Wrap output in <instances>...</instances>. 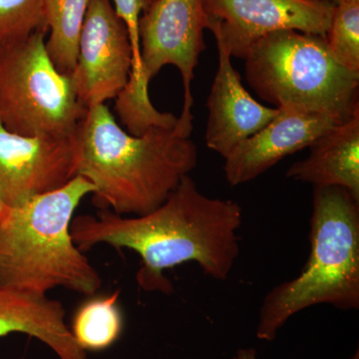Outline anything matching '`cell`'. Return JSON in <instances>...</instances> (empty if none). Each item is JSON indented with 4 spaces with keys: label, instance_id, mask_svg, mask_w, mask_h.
Returning a JSON list of instances; mask_svg holds the SVG:
<instances>
[{
    "label": "cell",
    "instance_id": "6da1fadb",
    "mask_svg": "<svg viewBox=\"0 0 359 359\" xmlns=\"http://www.w3.org/2000/svg\"><path fill=\"white\" fill-rule=\"evenodd\" d=\"M242 224L237 202L208 197L187 175L154 211L126 217L102 209L96 217L73 218L70 233L81 252L98 244L133 250L141 257L139 287L170 294L173 285L165 271L188 262L214 280H228L240 255Z\"/></svg>",
    "mask_w": 359,
    "mask_h": 359
},
{
    "label": "cell",
    "instance_id": "7a4b0ae2",
    "mask_svg": "<svg viewBox=\"0 0 359 359\" xmlns=\"http://www.w3.org/2000/svg\"><path fill=\"white\" fill-rule=\"evenodd\" d=\"M74 142L75 175L94 186L97 207L121 216L154 211L198 164L197 146L176 126L136 136L106 104L86 110Z\"/></svg>",
    "mask_w": 359,
    "mask_h": 359
},
{
    "label": "cell",
    "instance_id": "3957f363",
    "mask_svg": "<svg viewBox=\"0 0 359 359\" xmlns=\"http://www.w3.org/2000/svg\"><path fill=\"white\" fill-rule=\"evenodd\" d=\"M202 0H155L139 20L141 80L134 94L115 99V111L130 134L153 127L190 136L191 84L205 49Z\"/></svg>",
    "mask_w": 359,
    "mask_h": 359
},
{
    "label": "cell",
    "instance_id": "277c9868",
    "mask_svg": "<svg viewBox=\"0 0 359 359\" xmlns=\"http://www.w3.org/2000/svg\"><path fill=\"white\" fill-rule=\"evenodd\" d=\"M94 186L76 176L65 186L0 214V283L46 294L65 287L94 295L102 285L73 242L70 224Z\"/></svg>",
    "mask_w": 359,
    "mask_h": 359
},
{
    "label": "cell",
    "instance_id": "5b68a950",
    "mask_svg": "<svg viewBox=\"0 0 359 359\" xmlns=\"http://www.w3.org/2000/svg\"><path fill=\"white\" fill-rule=\"evenodd\" d=\"M309 243L299 276L264 297L257 339L273 341L290 318L311 306L359 309V200L339 187L313 188Z\"/></svg>",
    "mask_w": 359,
    "mask_h": 359
},
{
    "label": "cell",
    "instance_id": "8992f818",
    "mask_svg": "<svg viewBox=\"0 0 359 359\" xmlns=\"http://www.w3.org/2000/svg\"><path fill=\"white\" fill-rule=\"evenodd\" d=\"M244 59L248 83L276 108L327 115L339 124L359 111V73L332 57L325 36L278 30L252 45Z\"/></svg>",
    "mask_w": 359,
    "mask_h": 359
},
{
    "label": "cell",
    "instance_id": "52a82bcc",
    "mask_svg": "<svg viewBox=\"0 0 359 359\" xmlns=\"http://www.w3.org/2000/svg\"><path fill=\"white\" fill-rule=\"evenodd\" d=\"M46 33L0 46V122L25 136H74L87 109L49 57Z\"/></svg>",
    "mask_w": 359,
    "mask_h": 359
},
{
    "label": "cell",
    "instance_id": "ba28073f",
    "mask_svg": "<svg viewBox=\"0 0 359 359\" xmlns=\"http://www.w3.org/2000/svg\"><path fill=\"white\" fill-rule=\"evenodd\" d=\"M205 29L231 57L244 59L269 33L297 30L325 36L334 6L314 0H202Z\"/></svg>",
    "mask_w": 359,
    "mask_h": 359
},
{
    "label": "cell",
    "instance_id": "9c48e42d",
    "mask_svg": "<svg viewBox=\"0 0 359 359\" xmlns=\"http://www.w3.org/2000/svg\"><path fill=\"white\" fill-rule=\"evenodd\" d=\"M132 65L128 32L112 2L90 0L71 73L81 105L88 109L117 98L128 84Z\"/></svg>",
    "mask_w": 359,
    "mask_h": 359
},
{
    "label": "cell",
    "instance_id": "30bf717a",
    "mask_svg": "<svg viewBox=\"0 0 359 359\" xmlns=\"http://www.w3.org/2000/svg\"><path fill=\"white\" fill-rule=\"evenodd\" d=\"M76 133V132H75ZM74 136H25L0 122V203L15 208L76 177Z\"/></svg>",
    "mask_w": 359,
    "mask_h": 359
},
{
    "label": "cell",
    "instance_id": "8fae6325",
    "mask_svg": "<svg viewBox=\"0 0 359 359\" xmlns=\"http://www.w3.org/2000/svg\"><path fill=\"white\" fill-rule=\"evenodd\" d=\"M278 109V114L268 125L241 142L224 158V172L229 185H242L257 179L339 125L327 115L292 108Z\"/></svg>",
    "mask_w": 359,
    "mask_h": 359
},
{
    "label": "cell",
    "instance_id": "7c38bea8",
    "mask_svg": "<svg viewBox=\"0 0 359 359\" xmlns=\"http://www.w3.org/2000/svg\"><path fill=\"white\" fill-rule=\"evenodd\" d=\"M217 45L219 68L207 102L205 143L226 158L241 142L268 125L278 114V109L266 107L250 95L231 65L230 53L219 42Z\"/></svg>",
    "mask_w": 359,
    "mask_h": 359
},
{
    "label": "cell",
    "instance_id": "4fadbf2b",
    "mask_svg": "<svg viewBox=\"0 0 359 359\" xmlns=\"http://www.w3.org/2000/svg\"><path fill=\"white\" fill-rule=\"evenodd\" d=\"M13 332L35 337L60 359H87L65 323L60 302L0 283V337Z\"/></svg>",
    "mask_w": 359,
    "mask_h": 359
},
{
    "label": "cell",
    "instance_id": "5bb4252c",
    "mask_svg": "<svg viewBox=\"0 0 359 359\" xmlns=\"http://www.w3.org/2000/svg\"><path fill=\"white\" fill-rule=\"evenodd\" d=\"M306 159L287 170V178L314 188L339 187L359 200V111L314 140Z\"/></svg>",
    "mask_w": 359,
    "mask_h": 359
},
{
    "label": "cell",
    "instance_id": "9a60e30c",
    "mask_svg": "<svg viewBox=\"0 0 359 359\" xmlns=\"http://www.w3.org/2000/svg\"><path fill=\"white\" fill-rule=\"evenodd\" d=\"M90 0H43L45 41L53 65L71 74L76 65L78 45Z\"/></svg>",
    "mask_w": 359,
    "mask_h": 359
},
{
    "label": "cell",
    "instance_id": "2e32d148",
    "mask_svg": "<svg viewBox=\"0 0 359 359\" xmlns=\"http://www.w3.org/2000/svg\"><path fill=\"white\" fill-rule=\"evenodd\" d=\"M119 290L106 297H91L75 313L72 321L73 337L85 351L108 348L119 339L123 330V316L118 299Z\"/></svg>",
    "mask_w": 359,
    "mask_h": 359
},
{
    "label": "cell",
    "instance_id": "e0dca14e",
    "mask_svg": "<svg viewBox=\"0 0 359 359\" xmlns=\"http://www.w3.org/2000/svg\"><path fill=\"white\" fill-rule=\"evenodd\" d=\"M332 57L359 73V0H339L325 36Z\"/></svg>",
    "mask_w": 359,
    "mask_h": 359
},
{
    "label": "cell",
    "instance_id": "ac0fdd59",
    "mask_svg": "<svg viewBox=\"0 0 359 359\" xmlns=\"http://www.w3.org/2000/svg\"><path fill=\"white\" fill-rule=\"evenodd\" d=\"M39 30H45L43 0H0V46Z\"/></svg>",
    "mask_w": 359,
    "mask_h": 359
},
{
    "label": "cell",
    "instance_id": "d6986e66",
    "mask_svg": "<svg viewBox=\"0 0 359 359\" xmlns=\"http://www.w3.org/2000/svg\"><path fill=\"white\" fill-rule=\"evenodd\" d=\"M155 0H111L115 13L126 26L130 44L132 48L131 75L126 88L121 92V96L128 97L135 93L141 80V49L139 39V20L142 14L151 6Z\"/></svg>",
    "mask_w": 359,
    "mask_h": 359
},
{
    "label": "cell",
    "instance_id": "ffe728a7",
    "mask_svg": "<svg viewBox=\"0 0 359 359\" xmlns=\"http://www.w3.org/2000/svg\"><path fill=\"white\" fill-rule=\"evenodd\" d=\"M233 359H257L256 349L252 347L240 349Z\"/></svg>",
    "mask_w": 359,
    "mask_h": 359
},
{
    "label": "cell",
    "instance_id": "44dd1931",
    "mask_svg": "<svg viewBox=\"0 0 359 359\" xmlns=\"http://www.w3.org/2000/svg\"><path fill=\"white\" fill-rule=\"evenodd\" d=\"M314 1L325 2V4H332V6H335L339 0H314Z\"/></svg>",
    "mask_w": 359,
    "mask_h": 359
},
{
    "label": "cell",
    "instance_id": "7402d4cb",
    "mask_svg": "<svg viewBox=\"0 0 359 359\" xmlns=\"http://www.w3.org/2000/svg\"><path fill=\"white\" fill-rule=\"evenodd\" d=\"M351 359H359L358 351H356V353L353 354V358H351Z\"/></svg>",
    "mask_w": 359,
    "mask_h": 359
},
{
    "label": "cell",
    "instance_id": "603a6c76",
    "mask_svg": "<svg viewBox=\"0 0 359 359\" xmlns=\"http://www.w3.org/2000/svg\"><path fill=\"white\" fill-rule=\"evenodd\" d=\"M2 209H4V207H2L1 203H0V214H1Z\"/></svg>",
    "mask_w": 359,
    "mask_h": 359
}]
</instances>
